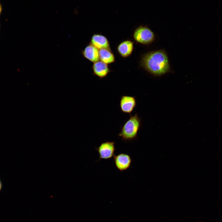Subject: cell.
<instances>
[{
    "label": "cell",
    "instance_id": "6da1fadb",
    "mask_svg": "<svg viewBox=\"0 0 222 222\" xmlns=\"http://www.w3.org/2000/svg\"><path fill=\"white\" fill-rule=\"evenodd\" d=\"M140 65L155 76H160L170 70L168 57L163 50L149 52L142 57Z\"/></svg>",
    "mask_w": 222,
    "mask_h": 222
},
{
    "label": "cell",
    "instance_id": "7a4b0ae2",
    "mask_svg": "<svg viewBox=\"0 0 222 222\" xmlns=\"http://www.w3.org/2000/svg\"><path fill=\"white\" fill-rule=\"evenodd\" d=\"M141 124L140 118L137 113L130 115V117L121 127L117 136L124 142L131 141L138 138Z\"/></svg>",
    "mask_w": 222,
    "mask_h": 222
},
{
    "label": "cell",
    "instance_id": "3957f363",
    "mask_svg": "<svg viewBox=\"0 0 222 222\" xmlns=\"http://www.w3.org/2000/svg\"><path fill=\"white\" fill-rule=\"evenodd\" d=\"M133 37L137 42L143 44H148L154 40L153 32L146 26H140L134 31Z\"/></svg>",
    "mask_w": 222,
    "mask_h": 222
},
{
    "label": "cell",
    "instance_id": "277c9868",
    "mask_svg": "<svg viewBox=\"0 0 222 222\" xmlns=\"http://www.w3.org/2000/svg\"><path fill=\"white\" fill-rule=\"evenodd\" d=\"M115 143L114 142L107 141L101 143L98 147H95L99 155V159L97 162L101 159H110L114 156Z\"/></svg>",
    "mask_w": 222,
    "mask_h": 222
},
{
    "label": "cell",
    "instance_id": "5b68a950",
    "mask_svg": "<svg viewBox=\"0 0 222 222\" xmlns=\"http://www.w3.org/2000/svg\"><path fill=\"white\" fill-rule=\"evenodd\" d=\"M114 162L116 168L121 172L130 169L132 162V159L128 154L120 153L114 155Z\"/></svg>",
    "mask_w": 222,
    "mask_h": 222
},
{
    "label": "cell",
    "instance_id": "8992f818",
    "mask_svg": "<svg viewBox=\"0 0 222 222\" xmlns=\"http://www.w3.org/2000/svg\"><path fill=\"white\" fill-rule=\"evenodd\" d=\"M119 105L122 112L130 115L136 106V98L134 96L123 95L120 98Z\"/></svg>",
    "mask_w": 222,
    "mask_h": 222
},
{
    "label": "cell",
    "instance_id": "52a82bcc",
    "mask_svg": "<svg viewBox=\"0 0 222 222\" xmlns=\"http://www.w3.org/2000/svg\"><path fill=\"white\" fill-rule=\"evenodd\" d=\"M92 68L93 74L100 78L106 77L111 71L108 64L101 60L94 63Z\"/></svg>",
    "mask_w": 222,
    "mask_h": 222
},
{
    "label": "cell",
    "instance_id": "ba28073f",
    "mask_svg": "<svg viewBox=\"0 0 222 222\" xmlns=\"http://www.w3.org/2000/svg\"><path fill=\"white\" fill-rule=\"evenodd\" d=\"M90 43L98 50L110 49L109 42L105 36L100 34H94L91 38Z\"/></svg>",
    "mask_w": 222,
    "mask_h": 222
},
{
    "label": "cell",
    "instance_id": "9c48e42d",
    "mask_svg": "<svg viewBox=\"0 0 222 222\" xmlns=\"http://www.w3.org/2000/svg\"><path fill=\"white\" fill-rule=\"evenodd\" d=\"M81 53L85 58L93 63L100 60L99 50L90 43L84 48Z\"/></svg>",
    "mask_w": 222,
    "mask_h": 222
},
{
    "label": "cell",
    "instance_id": "30bf717a",
    "mask_svg": "<svg viewBox=\"0 0 222 222\" xmlns=\"http://www.w3.org/2000/svg\"><path fill=\"white\" fill-rule=\"evenodd\" d=\"M117 50L123 58H126L131 55L134 49V43L130 40L124 41L117 46Z\"/></svg>",
    "mask_w": 222,
    "mask_h": 222
},
{
    "label": "cell",
    "instance_id": "8fae6325",
    "mask_svg": "<svg viewBox=\"0 0 222 222\" xmlns=\"http://www.w3.org/2000/svg\"><path fill=\"white\" fill-rule=\"evenodd\" d=\"M100 60L107 64L113 63L115 61V56L110 49H102L99 50Z\"/></svg>",
    "mask_w": 222,
    "mask_h": 222
},
{
    "label": "cell",
    "instance_id": "7c38bea8",
    "mask_svg": "<svg viewBox=\"0 0 222 222\" xmlns=\"http://www.w3.org/2000/svg\"><path fill=\"white\" fill-rule=\"evenodd\" d=\"M2 183L1 180L0 179V192L2 190Z\"/></svg>",
    "mask_w": 222,
    "mask_h": 222
},
{
    "label": "cell",
    "instance_id": "4fadbf2b",
    "mask_svg": "<svg viewBox=\"0 0 222 222\" xmlns=\"http://www.w3.org/2000/svg\"><path fill=\"white\" fill-rule=\"evenodd\" d=\"M2 6L1 3H0V15L2 12Z\"/></svg>",
    "mask_w": 222,
    "mask_h": 222
}]
</instances>
